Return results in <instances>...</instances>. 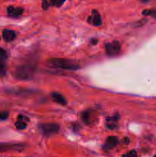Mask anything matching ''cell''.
<instances>
[{"label":"cell","mask_w":156,"mask_h":157,"mask_svg":"<svg viewBox=\"0 0 156 157\" xmlns=\"http://www.w3.org/2000/svg\"><path fill=\"white\" fill-rule=\"evenodd\" d=\"M47 64L50 67L66 69V70H76L79 67V66L75 64L73 61L68 59H63V58H52L47 61Z\"/></svg>","instance_id":"cell-1"},{"label":"cell","mask_w":156,"mask_h":157,"mask_svg":"<svg viewBox=\"0 0 156 157\" xmlns=\"http://www.w3.org/2000/svg\"><path fill=\"white\" fill-rule=\"evenodd\" d=\"M15 77L20 80H28L33 77L35 74V67L30 64L21 65L15 71Z\"/></svg>","instance_id":"cell-2"},{"label":"cell","mask_w":156,"mask_h":157,"mask_svg":"<svg viewBox=\"0 0 156 157\" xmlns=\"http://www.w3.org/2000/svg\"><path fill=\"white\" fill-rule=\"evenodd\" d=\"M60 127L57 124H45L40 126V130L44 135L47 136L56 134L59 131Z\"/></svg>","instance_id":"cell-3"},{"label":"cell","mask_w":156,"mask_h":157,"mask_svg":"<svg viewBox=\"0 0 156 157\" xmlns=\"http://www.w3.org/2000/svg\"><path fill=\"white\" fill-rule=\"evenodd\" d=\"M106 51L110 56H115L120 52V44L118 41H115L106 44Z\"/></svg>","instance_id":"cell-4"},{"label":"cell","mask_w":156,"mask_h":157,"mask_svg":"<svg viewBox=\"0 0 156 157\" xmlns=\"http://www.w3.org/2000/svg\"><path fill=\"white\" fill-rule=\"evenodd\" d=\"M88 22L94 26H99L102 24V19L97 10L92 11V14L88 18Z\"/></svg>","instance_id":"cell-5"},{"label":"cell","mask_w":156,"mask_h":157,"mask_svg":"<svg viewBox=\"0 0 156 157\" xmlns=\"http://www.w3.org/2000/svg\"><path fill=\"white\" fill-rule=\"evenodd\" d=\"M23 146L21 144H0V153L2 152L9 151V150H18L22 149Z\"/></svg>","instance_id":"cell-6"},{"label":"cell","mask_w":156,"mask_h":157,"mask_svg":"<svg viewBox=\"0 0 156 157\" xmlns=\"http://www.w3.org/2000/svg\"><path fill=\"white\" fill-rule=\"evenodd\" d=\"M118 138L116 136H109L106 140L105 144L103 146L104 150H111V149L114 148L116 145H117Z\"/></svg>","instance_id":"cell-7"},{"label":"cell","mask_w":156,"mask_h":157,"mask_svg":"<svg viewBox=\"0 0 156 157\" xmlns=\"http://www.w3.org/2000/svg\"><path fill=\"white\" fill-rule=\"evenodd\" d=\"M8 15L11 17H16L20 16L23 13V9L21 8L14 7V6H9L7 9Z\"/></svg>","instance_id":"cell-8"},{"label":"cell","mask_w":156,"mask_h":157,"mask_svg":"<svg viewBox=\"0 0 156 157\" xmlns=\"http://www.w3.org/2000/svg\"><path fill=\"white\" fill-rule=\"evenodd\" d=\"M2 36L5 41H7V42H9V41H12L15 39V37H16V35H15V32L14 31L9 30V29H5L3 31Z\"/></svg>","instance_id":"cell-9"},{"label":"cell","mask_w":156,"mask_h":157,"mask_svg":"<svg viewBox=\"0 0 156 157\" xmlns=\"http://www.w3.org/2000/svg\"><path fill=\"white\" fill-rule=\"evenodd\" d=\"M94 117L95 114L92 111H85L83 113L82 118L84 122L87 124H90L94 122Z\"/></svg>","instance_id":"cell-10"},{"label":"cell","mask_w":156,"mask_h":157,"mask_svg":"<svg viewBox=\"0 0 156 157\" xmlns=\"http://www.w3.org/2000/svg\"><path fill=\"white\" fill-rule=\"evenodd\" d=\"M51 97H52V99L57 102L58 104H61V105H66L67 104V100L64 98V96L61 94H60L59 93H52L51 94Z\"/></svg>","instance_id":"cell-11"},{"label":"cell","mask_w":156,"mask_h":157,"mask_svg":"<svg viewBox=\"0 0 156 157\" xmlns=\"http://www.w3.org/2000/svg\"><path fill=\"white\" fill-rule=\"evenodd\" d=\"M117 122H118V120L116 117L108 118V119L106 120V127H108L109 129L116 128Z\"/></svg>","instance_id":"cell-12"},{"label":"cell","mask_w":156,"mask_h":157,"mask_svg":"<svg viewBox=\"0 0 156 157\" xmlns=\"http://www.w3.org/2000/svg\"><path fill=\"white\" fill-rule=\"evenodd\" d=\"M54 0H42V8L44 9H47L49 6H54Z\"/></svg>","instance_id":"cell-13"},{"label":"cell","mask_w":156,"mask_h":157,"mask_svg":"<svg viewBox=\"0 0 156 157\" xmlns=\"http://www.w3.org/2000/svg\"><path fill=\"white\" fill-rule=\"evenodd\" d=\"M15 127L18 130H24L27 127V124L23 121H18L15 123Z\"/></svg>","instance_id":"cell-14"},{"label":"cell","mask_w":156,"mask_h":157,"mask_svg":"<svg viewBox=\"0 0 156 157\" xmlns=\"http://www.w3.org/2000/svg\"><path fill=\"white\" fill-rule=\"evenodd\" d=\"M7 58V53L4 49L0 48V61H4Z\"/></svg>","instance_id":"cell-15"},{"label":"cell","mask_w":156,"mask_h":157,"mask_svg":"<svg viewBox=\"0 0 156 157\" xmlns=\"http://www.w3.org/2000/svg\"><path fill=\"white\" fill-rule=\"evenodd\" d=\"M142 14H143L144 15H152L153 17H154V18H156V10H144L143 12H142Z\"/></svg>","instance_id":"cell-16"},{"label":"cell","mask_w":156,"mask_h":157,"mask_svg":"<svg viewBox=\"0 0 156 157\" xmlns=\"http://www.w3.org/2000/svg\"><path fill=\"white\" fill-rule=\"evenodd\" d=\"M122 157H138V156L136 150H132V151L128 152L126 154H124Z\"/></svg>","instance_id":"cell-17"},{"label":"cell","mask_w":156,"mask_h":157,"mask_svg":"<svg viewBox=\"0 0 156 157\" xmlns=\"http://www.w3.org/2000/svg\"><path fill=\"white\" fill-rule=\"evenodd\" d=\"M8 113L6 112H0V121H5L8 118Z\"/></svg>","instance_id":"cell-18"},{"label":"cell","mask_w":156,"mask_h":157,"mask_svg":"<svg viewBox=\"0 0 156 157\" xmlns=\"http://www.w3.org/2000/svg\"><path fill=\"white\" fill-rule=\"evenodd\" d=\"M66 0H54V6H56L58 7H60V6H62L64 4V2Z\"/></svg>","instance_id":"cell-19"},{"label":"cell","mask_w":156,"mask_h":157,"mask_svg":"<svg viewBox=\"0 0 156 157\" xmlns=\"http://www.w3.org/2000/svg\"><path fill=\"white\" fill-rule=\"evenodd\" d=\"M6 74V66L0 63V75H4Z\"/></svg>","instance_id":"cell-20"},{"label":"cell","mask_w":156,"mask_h":157,"mask_svg":"<svg viewBox=\"0 0 156 157\" xmlns=\"http://www.w3.org/2000/svg\"><path fill=\"white\" fill-rule=\"evenodd\" d=\"M140 1H142V2H148L149 0H140Z\"/></svg>","instance_id":"cell-21"},{"label":"cell","mask_w":156,"mask_h":157,"mask_svg":"<svg viewBox=\"0 0 156 157\" xmlns=\"http://www.w3.org/2000/svg\"><path fill=\"white\" fill-rule=\"evenodd\" d=\"M0 39H1V38H0Z\"/></svg>","instance_id":"cell-22"}]
</instances>
